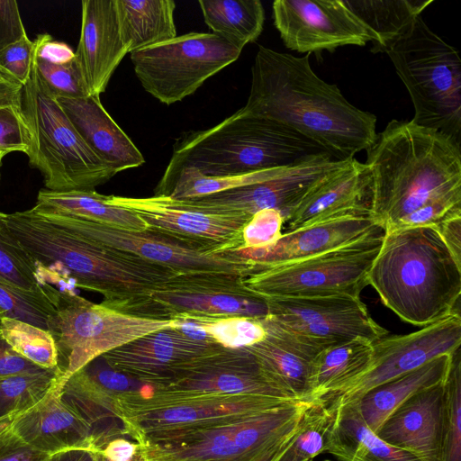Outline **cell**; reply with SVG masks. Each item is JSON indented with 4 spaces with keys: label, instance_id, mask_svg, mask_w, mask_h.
<instances>
[{
    "label": "cell",
    "instance_id": "1",
    "mask_svg": "<svg viewBox=\"0 0 461 461\" xmlns=\"http://www.w3.org/2000/svg\"><path fill=\"white\" fill-rule=\"evenodd\" d=\"M365 163L371 172L370 210L385 230L407 217L424 226L461 213V150L450 137L392 120L376 134Z\"/></svg>",
    "mask_w": 461,
    "mask_h": 461
},
{
    "label": "cell",
    "instance_id": "2",
    "mask_svg": "<svg viewBox=\"0 0 461 461\" xmlns=\"http://www.w3.org/2000/svg\"><path fill=\"white\" fill-rule=\"evenodd\" d=\"M310 54L298 58L258 46L243 111L284 124L345 161L367 150L376 137V117L351 104L334 84L312 70Z\"/></svg>",
    "mask_w": 461,
    "mask_h": 461
},
{
    "label": "cell",
    "instance_id": "3",
    "mask_svg": "<svg viewBox=\"0 0 461 461\" xmlns=\"http://www.w3.org/2000/svg\"><path fill=\"white\" fill-rule=\"evenodd\" d=\"M8 228L34 260L37 273L104 296L113 306L162 287L177 271L91 241L33 208L7 214Z\"/></svg>",
    "mask_w": 461,
    "mask_h": 461
},
{
    "label": "cell",
    "instance_id": "4",
    "mask_svg": "<svg viewBox=\"0 0 461 461\" xmlns=\"http://www.w3.org/2000/svg\"><path fill=\"white\" fill-rule=\"evenodd\" d=\"M367 281L407 323L425 327L460 315L461 264L435 225L385 230Z\"/></svg>",
    "mask_w": 461,
    "mask_h": 461
},
{
    "label": "cell",
    "instance_id": "5",
    "mask_svg": "<svg viewBox=\"0 0 461 461\" xmlns=\"http://www.w3.org/2000/svg\"><path fill=\"white\" fill-rule=\"evenodd\" d=\"M322 154L328 153L291 128L240 108L210 129L179 137L160 181L185 167L210 176H240L291 167Z\"/></svg>",
    "mask_w": 461,
    "mask_h": 461
},
{
    "label": "cell",
    "instance_id": "6",
    "mask_svg": "<svg viewBox=\"0 0 461 461\" xmlns=\"http://www.w3.org/2000/svg\"><path fill=\"white\" fill-rule=\"evenodd\" d=\"M384 52L411 96V121L460 144L461 59L457 50L432 32L420 15Z\"/></svg>",
    "mask_w": 461,
    "mask_h": 461
},
{
    "label": "cell",
    "instance_id": "7",
    "mask_svg": "<svg viewBox=\"0 0 461 461\" xmlns=\"http://www.w3.org/2000/svg\"><path fill=\"white\" fill-rule=\"evenodd\" d=\"M21 105L30 135L25 154L30 166L43 176L46 189L95 190L117 174L86 145L44 87L33 63Z\"/></svg>",
    "mask_w": 461,
    "mask_h": 461
},
{
    "label": "cell",
    "instance_id": "8",
    "mask_svg": "<svg viewBox=\"0 0 461 461\" xmlns=\"http://www.w3.org/2000/svg\"><path fill=\"white\" fill-rule=\"evenodd\" d=\"M385 231L304 259L257 266L244 285L264 297L360 296Z\"/></svg>",
    "mask_w": 461,
    "mask_h": 461
},
{
    "label": "cell",
    "instance_id": "9",
    "mask_svg": "<svg viewBox=\"0 0 461 461\" xmlns=\"http://www.w3.org/2000/svg\"><path fill=\"white\" fill-rule=\"evenodd\" d=\"M178 327L176 321L140 318L94 303L75 291L59 292L49 323L58 366L68 377L93 359L151 332Z\"/></svg>",
    "mask_w": 461,
    "mask_h": 461
},
{
    "label": "cell",
    "instance_id": "10",
    "mask_svg": "<svg viewBox=\"0 0 461 461\" xmlns=\"http://www.w3.org/2000/svg\"><path fill=\"white\" fill-rule=\"evenodd\" d=\"M242 276L230 274L179 275L162 287L111 309L140 318L179 321L186 317L269 315L267 300L249 290Z\"/></svg>",
    "mask_w": 461,
    "mask_h": 461
},
{
    "label": "cell",
    "instance_id": "11",
    "mask_svg": "<svg viewBox=\"0 0 461 461\" xmlns=\"http://www.w3.org/2000/svg\"><path fill=\"white\" fill-rule=\"evenodd\" d=\"M241 51L212 32H189L131 52V60L143 88L171 104L194 94Z\"/></svg>",
    "mask_w": 461,
    "mask_h": 461
},
{
    "label": "cell",
    "instance_id": "12",
    "mask_svg": "<svg viewBox=\"0 0 461 461\" xmlns=\"http://www.w3.org/2000/svg\"><path fill=\"white\" fill-rule=\"evenodd\" d=\"M41 212L91 241L170 267L182 275L230 274L246 277L257 267L253 261L234 252L214 253L148 230H131L78 217Z\"/></svg>",
    "mask_w": 461,
    "mask_h": 461
},
{
    "label": "cell",
    "instance_id": "13",
    "mask_svg": "<svg viewBox=\"0 0 461 461\" xmlns=\"http://www.w3.org/2000/svg\"><path fill=\"white\" fill-rule=\"evenodd\" d=\"M109 202L137 214L147 230L214 253L240 250L250 215L209 210L167 195L135 198L109 195Z\"/></svg>",
    "mask_w": 461,
    "mask_h": 461
},
{
    "label": "cell",
    "instance_id": "14",
    "mask_svg": "<svg viewBox=\"0 0 461 461\" xmlns=\"http://www.w3.org/2000/svg\"><path fill=\"white\" fill-rule=\"evenodd\" d=\"M265 299L269 318L323 348L358 338L374 342L388 333L373 320L360 296Z\"/></svg>",
    "mask_w": 461,
    "mask_h": 461
},
{
    "label": "cell",
    "instance_id": "15",
    "mask_svg": "<svg viewBox=\"0 0 461 461\" xmlns=\"http://www.w3.org/2000/svg\"><path fill=\"white\" fill-rule=\"evenodd\" d=\"M274 24L287 49L311 54L348 45L378 42L343 0H276Z\"/></svg>",
    "mask_w": 461,
    "mask_h": 461
},
{
    "label": "cell",
    "instance_id": "16",
    "mask_svg": "<svg viewBox=\"0 0 461 461\" xmlns=\"http://www.w3.org/2000/svg\"><path fill=\"white\" fill-rule=\"evenodd\" d=\"M461 346V316L450 315L405 335L384 336L372 343L367 370L341 393L323 398L341 403L359 399L374 387L411 372Z\"/></svg>",
    "mask_w": 461,
    "mask_h": 461
},
{
    "label": "cell",
    "instance_id": "17",
    "mask_svg": "<svg viewBox=\"0 0 461 461\" xmlns=\"http://www.w3.org/2000/svg\"><path fill=\"white\" fill-rule=\"evenodd\" d=\"M345 161L322 154L297 165L270 169L264 178L249 185L182 200L209 210L250 216L264 209H276L286 221L304 196Z\"/></svg>",
    "mask_w": 461,
    "mask_h": 461
},
{
    "label": "cell",
    "instance_id": "18",
    "mask_svg": "<svg viewBox=\"0 0 461 461\" xmlns=\"http://www.w3.org/2000/svg\"><path fill=\"white\" fill-rule=\"evenodd\" d=\"M223 347L189 338L176 327L159 330L101 357L113 369L149 381L170 382Z\"/></svg>",
    "mask_w": 461,
    "mask_h": 461
},
{
    "label": "cell",
    "instance_id": "19",
    "mask_svg": "<svg viewBox=\"0 0 461 461\" xmlns=\"http://www.w3.org/2000/svg\"><path fill=\"white\" fill-rule=\"evenodd\" d=\"M385 231L364 207L342 212L294 230L282 233L273 245L262 249L232 251L257 266H272L304 259Z\"/></svg>",
    "mask_w": 461,
    "mask_h": 461
},
{
    "label": "cell",
    "instance_id": "20",
    "mask_svg": "<svg viewBox=\"0 0 461 461\" xmlns=\"http://www.w3.org/2000/svg\"><path fill=\"white\" fill-rule=\"evenodd\" d=\"M446 429L447 404L443 381L414 393L398 406L376 435L421 461H444Z\"/></svg>",
    "mask_w": 461,
    "mask_h": 461
},
{
    "label": "cell",
    "instance_id": "21",
    "mask_svg": "<svg viewBox=\"0 0 461 461\" xmlns=\"http://www.w3.org/2000/svg\"><path fill=\"white\" fill-rule=\"evenodd\" d=\"M265 338L245 348L260 371L291 399L312 401L311 376L313 362L323 348L285 329L271 318L260 320Z\"/></svg>",
    "mask_w": 461,
    "mask_h": 461
},
{
    "label": "cell",
    "instance_id": "22",
    "mask_svg": "<svg viewBox=\"0 0 461 461\" xmlns=\"http://www.w3.org/2000/svg\"><path fill=\"white\" fill-rule=\"evenodd\" d=\"M129 53L119 30L114 0H83L76 60L91 95L100 96Z\"/></svg>",
    "mask_w": 461,
    "mask_h": 461
},
{
    "label": "cell",
    "instance_id": "23",
    "mask_svg": "<svg viewBox=\"0 0 461 461\" xmlns=\"http://www.w3.org/2000/svg\"><path fill=\"white\" fill-rule=\"evenodd\" d=\"M67 378L63 373L43 399L15 416L10 425L25 443L48 455L94 446L86 425L60 398Z\"/></svg>",
    "mask_w": 461,
    "mask_h": 461
},
{
    "label": "cell",
    "instance_id": "24",
    "mask_svg": "<svg viewBox=\"0 0 461 461\" xmlns=\"http://www.w3.org/2000/svg\"><path fill=\"white\" fill-rule=\"evenodd\" d=\"M371 203V172L366 163L348 159L327 175L299 203L288 220L289 230Z\"/></svg>",
    "mask_w": 461,
    "mask_h": 461
},
{
    "label": "cell",
    "instance_id": "25",
    "mask_svg": "<svg viewBox=\"0 0 461 461\" xmlns=\"http://www.w3.org/2000/svg\"><path fill=\"white\" fill-rule=\"evenodd\" d=\"M56 100L86 145L116 173L144 164L143 155L104 108L100 96Z\"/></svg>",
    "mask_w": 461,
    "mask_h": 461
},
{
    "label": "cell",
    "instance_id": "26",
    "mask_svg": "<svg viewBox=\"0 0 461 461\" xmlns=\"http://www.w3.org/2000/svg\"><path fill=\"white\" fill-rule=\"evenodd\" d=\"M329 402L336 406V412L325 452L339 461H421L378 438L364 421L357 401Z\"/></svg>",
    "mask_w": 461,
    "mask_h": 461
},
{
    "label": "cell",
    "instance_id": "27",
    "mask_svg": "<svg viewBox=\"0 0 461 461\" xmlns=\"http://www.w3.org/2000/svg\"><path fill=\"white\" fill-rule=\"evenodd\" d=\"M451 355L437 357L411 372L374 387L356 400L367 427L376 434L384 420L411 395L445 381Z\"/></svg>",
    "mask_w": 461,
    "mask_h": 461
},
{
    "label": "cell",
    "instance_id": "28",
    "mask_svg": "<svg viewBox=\"0 0 461 461\" xmlns=\"http://www.w3.org/2000/svg\"><path fill=\"white\" fill-rule=\"evenodd\" d=\"M122 40L131 53L176 36L173 0H114Z\"/></svg>",
    "mask_w": 461,
    "mask_h": 461
},
{
    "label": "cell",
    "instance_id": "29",
    "mask_svg": "<svg viewBox=\"0 0 461 461\" xmlns=\"http://www.w3.org/2000/svg\"><path fill=\"white\" fill-rule=\"evenodd\" d=\"M372 343L358 338L322 349L312 366V400L336 395L361 376L372 359Z\"/></svg>",
    "mask_w": 461,
    "mask_h": 461
},
{
    "label": "cell",
    "instance_id": "30",
    "mask_svg": "<svg viewBox=\"0 0 461 461\" xmlns=\"http://www.w3.org/2000/svg\"><path fill=\"white\" fill-rule=\"evenodd\" d=\"M36 211L78 217L131 230H145L144 221L133 212L109 202V195L95 190L57 192L41 189Z\"/></svg>",
    "mask_w": 461,
    "mask_h": 461
},
{
    "label": "cell",
    "instance_id": "31",
    "mask_svg": "<svg viewBox=\"0 0 461 461\" xmlns=\"http://www.w3.org/2000/svg\"><path fill=\"white\" fill-rule=\"evenodd\" d=\"M198 4L212 33L240 50L263 31L265 10L259 0H199Z\"/></svg>",
    "mask_w": 461,
    "mask_h": 461
},
{
    "label": "cell",
    "instance_id": "32",
    "mask_svg": "<svg viewBox=\"0 0 461 461\" xmlns=\"http://www.w3.org/2000/svg\"><path fill=\"white\" fill-rule=\"evenodd\" d=\"M348 8L378 37L371 50L385 49L412 24L433 0H343Z\"/></svg>",
    "mask_w": 461,
    "mask_h": 461
},
{
    "label": "cell",
    "instance_id": "33",
    "mask_svg": "<svg viewBox=\"0 0 461 461\" xmlns=\"http://www.w3.org/2000/svg\"><path fill=\"white\" fill-rule=\"evenodd\" d=\"M336 406L326 400L312 401L303 410L287 448L275 461H310L325 452Z\"/></svg>",
    "mask_w": 461,
    "mask_h": 461
},
{
    "label": "cell",
    "instance_id": "34",
    "mask_svg": "<svg viewBox=\"0 0 461 461\" xmlns=\"http://www.w3.org/2000/svg\"><path fill=\"white\" fill-rule=\"evenodd\" d=\"M6 217L0 212V279L26 291L46 294L58 304L59 290L40 281L34 260L11 232Z\"/></svg>",
    "mask_w": 461,
    "mask_h": 461
},
{
    "label": "cell",
    "instance_id": "35",
    "mask_svg": "<svg viewBox=\"0 0 461 461\" xmlns=\"http://www.w3.org/2000/svg\"><path fill=\"white\" fill-rule=\"evenodd\" d=\"M63 373L57 366L0 377V420L14 418L37 404Z\"/></svg>",
    "mask_w": 461,
    "mask_h": 461
},
{
    "label": "cell",
    "instance_id": "36",
    "mask_svg": "<svg viewBox=\"0 0 461 461\" xmlns=\"http://www.w3.org/2000/svg\"><path fill=\"white\" fill-rule=\"evenodd\" d=\"M0 334L15 352L38 366L45 369L58 366V351L49 330L0 316Z\"/></svg>",
    "mask_w": 461,
    "mask_h": 461
},
{
    "label": "cell",
    "instance_id": "37",
    "mask_svg": "<svg viewBox=\"0 0 461 461\" xmlns=\"http://www.w3.org/2000/svg\"><path fill=\"white\" fill-rule=\"evenodd\" d=\"M56 312L57 304L48 294L26 291L0 279V316L49 330Z\"/></svg>",
    "mask_w": 461,
    "mask_h": 461
},
{
    "label": "cell",
    "instance_id": "38",
    "mask_svg": "<svg viewBox=\"0 0 461 461\" xmlns=\"http://www.w3.org/2000/svg\"><path fill=\"white\" fill-rule=\"evenodd\" d=\"M181 321L199 326L216 344L227 348L249 347L266 336L260 320L247 317H186Z\"/></svg>",
    "mask_w": 461,
    "mask_h": 461
},
{
    "label": "cell",
    "instance_id": "39",
    "mask_svg": "<svg viewBox=\"0 0 461 461\" xmlns=\"http://www.w3.org/2000/svg\"><path fill=\"white\" fill-rule=\"evenodd\" d=\"M447 429L444 461H461V351L451 355L445 380Z\"/></svg>",
    "mask_w": 461,
    "mask_h": 461
},
{
    "label": "cell",
    "instance_id": "40",
    "mask_svg": "<svg viewBox=\"0 0 461 461\" xmlns=\"http://www.w3.org/2000/svg\"><path fill=\"white\" fill-rule=\"evenodd\" d=\"M33 64L44 87L54 98H82L90 95L76 57L68 63H51L35 51Z\"/></svg>",
    "mask_w": 461,
    "mask_h": 461
},
{
    "label": "cell",
    "instance_id": "41",
    "mask_svg": "<svg viewBox=\"0 0 461 461\" xmlns=\"http://www.w3.org/2000/svg\"><path fill=\"white\" fill-rule=\"evenodd\" d=\"M285 219L276 209L254 213L242 230L243 249H262L275 244L281 237Z\"/></svg>",
    "mask_w": 461,
    "mask_h": 461
},
{
    "label": "cell",
    "instance_id": "42",
    "mask_svg": "<svg viewBox=\"0 0 461 461\" xmlns=\"http://www.w3.org/2000/svg\"><path fill=\"white\" fill-rule=\"evenodd\" d=\"M35 41L26 35L0 50V72L23 86L32 68Z\"/></svg>",
    "mask_w": 461,
    "mask_h": 461
},
{
    "label": "cell",
    "instance_id": "43",
    "mask_svg": "<svg viewBox=\"0 0 461 461\" xmlns=\"http://www.w3.org/2000/svg\"><path fill=\"white\" fill-rule=\"evenodd\" d=\"M30 135L21 106L0 107V150L26 153Z\"/></svg>",
    "mask_w": 461,
    "mask_h": 461
},
{
    "label": "cell",
    "instance_id": "44",
    "mask_svg": "<svg viewBox=\"0 0 461 461\" xmlns=\"http://www.w3.org/2000/svg\"><path fill=\"white\" fill-rule=\"evenodd\" d=\"M11 422L0 430V461H46L50 455L25 443L11 429Z\"/></svg>",
    "mask_w": 461,
    "mask_h": 461
},
{
    "label": "cell",
    "instance_id": "45",
    "mask_svg": "<svg viewBox=\"0 0 461 461\" xmlns=\"http://www.w3.org/2000/svg\"><path fill=\"white\" fill-rule=\"evenodd\" d=\"M26 35L17 2L0 0V50Z\"/></svg>",
    "mask_w": 461,
    "mask_h": 461
},
{
    "label": "cell",
    "instance_id": "46",
    "mask_svg": "<svg viewBox=\"0 0 461 461\" xmlns=\"http://www.w3.org/2000/svg\"><path fill=\"white\" fill-rule=\"evenodd\" d=\"M233 433H213L194 447V454L203 458H222L241 453L233 441Z\"/></svg>",
    "mask_w": 461,
    "mask_h": 461
},
{
    "label": "cell",
    "instance_id": "47",
    "mask_svg": "<svg viewBox=\"0 0 461 461\" xmlns=\"http://www.w3.org/2000/svg\"><path fill=\"white\" fill-rule=\"evenodd\" d=\"M42 369L15 352L0 334V377Z\"/></svg>",
    "mask_w": 461,
    "mask_h": 461
},
{
    "label": "cell",
    "instance_id": "48",
    "mask_svg": "<svg viewBox=\"0 0 461 461\" xmlns=\"http://www.w3.org/2000/svg\"><path fill=\"white\" fill-rule=\"evenodd\" d=\"M34 41L37 56L47 61L68 63L75 59V52L68 44L53 41L50 34H39Z\"/></svg>",
    "mask_w": 461,
    "mask_h": 461
},
{
    "label": "cell",
    "instance_id": "49",
    "mask_svg": "<svg viewBox=\"0 0 461 461\" xmlns=\"http://www.w3.org/2000/svg\"><path fill=\"white\" fill-rule=\"evenodd\" d=\"M435 226L456 260L461 264V213L446 218Z\"/></svg>",
    "mask_w": 461,
    "mask_h": 461
},
{
    "label": "cell",
    "instance_id": "50",
    "mask_svg": "<svg viewBox=\"0 0 461 461\" xmlns=\"http://www.w3.org/2000/svg\"><path fill=\"white\" fill-rule=\"evenodd\" d=\"M23 86L0 73V107L21 106Z\"/></svg>",
    "mask_w": 461,
    "mask_h": 461
},
{
    "label": "cell",
    "instance_id": "51",
    "mask_svg": "<svg viewBox=\"0 0 461 461\" xmlns=\"http://www.w3.org/2000/svg\"><path fill=\"white\" fill-rule=\"evenodd\" d=\"M134 452V447L124 440L112 442L104 450V456L110 461H129Z\"/></svg>",
    "mask_w": 461,
    "mask_h": 461
},
{
    "label": "cell",
    "instance_id": "52",
    "mask_svg": "<svg viewBox=\"0 0 461 461\" xmlns=\"http://www.w3.org/2000/svg\"><path fill=\"white\" fill-rule=\"evenodd\" d=\"M46 461H96L93 449L75 448L50 455Z\"/></svg>",
    "mask_w": 461,
    "mask_h": 461
},
{
    "label": "cell",
    "instance_id": "53",
    "mask_svg": "<svg viewBox=\"0 0 461 461\" xmlns=\"http://www.w3.org/2000/svg\"><path fill=\"white\" fill-rule=\"evenodd\" d=\"M199 417V411L191 407H176L164 411L159 419L167 422L183 423L193 421Z\"/></svg>",
    "mask_w": 461,
    "mask_h": 461
},
{
    "label": "cell",
    "instance_id": "54",
    "mask_svg": "<svg viewBox=\"0 0 461 461\" xmlns=\"http://www.w3.org/2000/svg\"><path fill=\"white\" fill-rule=\"evenodd\" d=\"M13 420H14V418H8V419H5V420H0V430H2Z\"/></svg>",
    "mask_w": 461,
    "mask_h": 461
},
{
    "label": "cell",
    "instance_id": "55",
    "mask_svg": "<svg viewBox=\"0 0 461 461\" xmlns=\"http://www.w3.org/2000/svg\"><path fill=\"white\" fill-rule=\"evenodd\" d=\"M95 456H96V461H110L105 456L104 457H101L98 455H95Z\"/></svg>",
    "mask_w": 461,
    "mask_h": 461
},
{
    "label": "cell",
    "instance_id": "56",
    "mask_svg": "<svg viewBox=\"0 0 461 461\" xmlns=\"http://www.w3.org/2000/svg\"><path fill=\"white\" fill-rule=\"evenodd\" d=\"M6 154H7V153H6L5 151L0 150V165H1V162H2L3 158H4Z\"/></svg>",
    "mask_w": 461,
    "mask_h": 461
},
{
    "label": "cell",
    "instance_id": "57",
    "mask_svg": "<svg viewBox=\"0 0 461 461\" xmlns=\"http://www.w3.org/2000/svg\"><path fill=\"white\" fill-rule=\"evenodd\" d=\"M310 461H312V460H310Z\"/></svg>",
    "mask_w": 461,
    "mask_h": 461
}]
</instances>
